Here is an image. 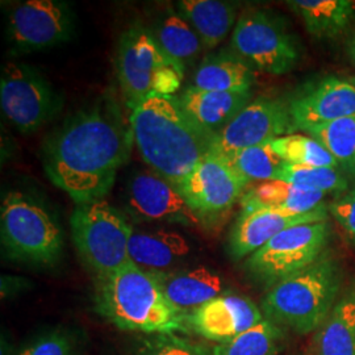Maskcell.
I'll return each instance as SVG.
<instances>
[{
	"mask_svg": "<svg viewBox=\"0 0 355 355\" xmlns=\"http://www.w3.org/2000/svg\"><path fill=\"white\" fill-rule=\"evenodd\" d=\"M253 67L234 51H217L207 55L199 64L192 86L204 91L241 92L252 91Z\"/></svg>",
	"mask_w": 355,
	"mask_h": 355,
	"instance_id": "obj_22",
	"label": "cell"
},
{
	"mask_svg": "<svg viewBox=\"0 0 355 355\" xmlns=\"http://www.w3.org/2000/svg\"><path fill=\"white\" fill-rule=\"evenodd\" d=\"M346 48H347V54H349L352 62L355 64V29L352 32V35L349 36V38H347Z\"/></svg>",
	"mask_w": 355,
	"mask_h": 355,
	"instance_id": "obj_35",
	"label": "cell"
},
{
	"mask_svg": "<svg viewBox=\"0 0 355 355\" xmlns=\"http://www.w3.org/2000/svg\"><path fill=\"white\" fill-rule=\"evenodd\" d=\"M265 320L253 300L236 293H223L187 316V327L205 340L227 343Z\"/></svg>",
	"mask_w": 355,
	"mask_h": 355,
	"instance_id": "obj_16",
	"label": "cell"
},
{
	"mask_svg": "<svg viewBox=\"0 0 355 355\" xmlns=\"http://www.w3.org/2000/svg\"><path fill=\"white\" fill-rule=\"evenodd\" d=\"M353 175H354V177H355V171H354V173H353Z\"/></svg>",
	"mask_w": 355,
	"mask_h": 355,
	"instance_id": "obj_37",
	"label": "cell"
},
{
	"mask_svg": "<svg viewBox=\"0 0 355 355\" xmlns=\"http://www.w3.org/2000/svg\"><path fill=\"white\" fill-rule=\"evenodd\" d=\"M330 239L329 221L286 229L252 254L245 268L254 279L274 286L320 259Z\"/></svg>",
	"mask_w": 355,
	"mask_h": 355,
	"instance_id": "obj_10",
	"label": "cell"
},
{
	"mask_svg": "<svg viewBox=\"0 0 355 355\" xmlns=\"http://www.w3.org/2000/svg\"><path fill=\"white\" fill-rule=\"evenodd\" d=\"M144 162L178 191L212 150L215 136L199 127L175 95H152L129 117Z\"/></svg>",
	"mask_w": 355,
	"mask_h": 355,
	"instance_id": "obj_2",
	"label": "cell"
},
{
	"mask_svg": "<svg viewBox=\"0 0 355 355\" xmlns=\"http://www.w3.org/2000/svg\"><path fill=\"white\" fill-rule=\"evenodd\" d=\"M179 101L199 127L216 136L252 102V91L218 92L190 86L180 94Z\"/></svg>",
	"mask_w": 355,
	"mask_h": 355,
	"instance_id": "obj_20",
	"label": "cell"
},
{
	"mask_svg": "<svg viewBox=\"0 0 355 355\" xmlns=\"http://www.w3.org/2000/svg\"><path fill=\"white\" fill-rule=\"evenodd\" d=\"M287 4L303 20L306 32L320 41L341 36L354 19L352 0H291Z\"/></svg>",
	"mask_w": 355,
	"mask_h": 355,
	"instance_id": "obj_24",
	"label": "cell"
},
{
	"mask_svg": "<svg viewBox=\"0 0 355 355\" xmlns=\"http://www.w3.org/2000/svg\"><path fill=\"white\" fill-rule=\"evenodd\" d=\"M64 101L37 69L7 62L0 78V107L7 120L23 135L40 130L58 114Z\"/></svg>",
	"mask_w": 355,
	"mask_h": 355,
	"instance_id": "obj_9",
	"label": "cell"
},
{
	"mask_svg": "<svg viewBox=\"0 0 355 355\" xmlns=\"http://www.w3.org/2000/svg\"><path fill=\"white\" fill-rule=\"evenodd\" d=\"M275 180H283L305 190L318 192L345 191L349 186L347 178L336 167H312L284 164Z\"/></svg>",
	"mask_w": 355,
	"mask_h": 355,
	"instance_id": "obj_31",
	"label": "cell"
},
{
	"mask_svg": "<svg viewBox=\"0 0 355 355\" xmlns=\"http://www.w3.org/2000/svg\"><path fill=\"white\" fill-rule=\"evenodd\" d=\"M74 32V10L61 0L16 3L7 19V41L13 54L49 49L69 41Z\"/></svg>",
	"mask_w": 355,
	"mask_h": 355,
	"instance_id": "obj_11",
	"label": "cell"
},
{
	"mask_svg": "<svg viewBox=\"0 0 355 355\" xmlns=\"http://www.w3.org/2000/svg\"><path fill=\"white\" fill-rule=\"evenodd\" d=\"M98 312L119 329L168 336L187 329V316L167 300L157 278L132 261L95 279Z\"/></svg>",
	"mask_w": 355,
	"mask_h": 355,
	"instance_id": "obj_3",
	"label": "cell"
},
{
	"mask_svg": "<svg viewBox=\"0 0 355 355\" xmlns=\"http://www.w3.org/2000/svg\"><path fill=\"white\" fill-rule=\"evenodd\" d=\"M328 220L329 216L325 205L304 215H288L263 209L242 211L229 234V254L233 259L240 261L258 252L286 229Z\"/></svg>",
	"mask_w": 355,
	"mask_h": 355,
	"instance_id": "obj_17",
	"label": "cell"
},
{
	"mask_svg": "<svg viewBox=\"0 0 355 355\" xmlns=\"http://www.w3.org/2000/svg\"><path fill=\"white\" fill-rule=\"evenodd\" d=\"M249 184L253 182L275 180L284 161L274 152L271 142L242 149L239 152L223 155Z\"/></svg>",
	"mask_w": 355,
	"mask_h": 355,
	"instance_id": "obj_27",
	"label": "cell"
},
{
	"mask_svg": "<svg viewBox=\"0 0 355 355\" xmlns=\"http://www.w3.org/2000/svg\"><path fill=\"white\" fill-rule=\"evenodd\" d=\"M296 132L288 103L272 98H257L229 121L214 139L211 152L228 155L252 146L272 142Z\"/></svg>",
	"mask_w": 355,
	"mask_h": 355,
	"instance_id": "obj_12",
	"label": "cell"
},
{
	"mask_svg": "<svg viewBox=\"0 0 355 355\" xmlns=\"http://www.w3.org/2000/svg\"><path fill=\"white\" fill-rule=\"evenodd\" d=\"M316 355H355V288L334 304L318 328Z\"/></svg>",
	"mask_w": 355,
	"mask_h": 355,
	"instance_id": "obj_25",
	"label": "cell"
},
{
	"mask_svg": "<svg viewBox=\"0 0 355 355\" xmlns=\"http://www.w3.org/2000/svg\"><path fill=\"white\" fill-rule=\"evenodd\" d=\"M190 252L186 237L168 229L135 232L129 243L130 261L150 274L175 271Z\"/></svg>",
	"mask_w": 355,
	"mask_h": 355,
	"instance_id": "obj_19",
	"label": "cell"
},
{
	"mask_svg": "<svg viewBox=\"0 0 355 355\" xmlns=\"http://www.w3.org/2000/svg\"><path fill=\"white\" fill-rule=\"evenodd\" d=\"M308 136L318 140L343 170L355 171V119H341L309 128Z\"/></svg>",
	"mask_w": 355,
	"mask_h": 355,
	"instance_id": "obj_28",
	"label": "cell"
},
{
	"mask_svg": "<svg viewBox=\"0 0 355 355\" xmlns=\"http://www.w3.org/2000/svg\"><path fill=\"white\" fill-rule=\"evenodd\" d=\"M232 49L252 67L271 76L290 73L302 58L296 36L279 16L263 10L241 13L233 29Z\"/></svg>",
	"mask_w": 355,
	"mask_h": 355,
	"instance_id": "obj_8",
	"label": "cell"
},
{
	"mask_svg": "<svg viewBox=\"0 0 355 355\" xmlns=\"http://www.w3.org/2000/svg\"><path fill=\"white\" fill-rule=\"evenodd\" d=\"M1 245L20 262L51 266L64 252V230L49 208L36 196L10 191L0 207Z\"/></svg>",
	"mask_w": 355,
	"mask_h": 355,
	"instance_id": "obj_5",
	"label": "cell"
},
{
	"mask_svg": "<svg viewBox=\"0 0 355 355\" xmlns=\"http://www.w3.org/2000/svg\"><path fill=\"white\" fill-rule=\"evenodd\" d=\"M329 211L334 220L355 237V191L337 198L330 204Z\"/></svg>",
	"mask_w": 355,
	"mask_h": 355,
	"instance_id": "obj_34",
	"label": "cell"
},
{
	"mask_svg": "<svg viewBox=\"0 0 355 355\" xmlns=\"http://www.w3.org/2000/svg\"><path fill=\"white\" fill-rule=\"evenodd\" d=\"M153 275L161 284L167 300L184 316H189L224 292L223 278L205 266Z\"/></svg>",
	"mask_w": 355,
	"mask_h": 355,
	"instance_id": "obj_18",
	"label": "cell"
},
{
	"mask_svg": "<svg viewBox=\"0 0 355 355\" xmlns=\"http://www.w3.org/2000/svg\"><path fill=\"white\" fill-rule=\"evenodd\" d=\"M152 33L161 49L183 67L204 48L195 29L180 13L173 10L167 11Z\"/></svg>",
	"mask_w": 355,
	"mask_h": 355,
	"instance_id": "obj_26",
	"label": "cell"
},
{
	"mask_svg": "<svg viewBox=\"0 0 355 355\" xmlns=\"http://www.w3.org/2000/svg\"><path fill=\"white\" fill-rule=\"evenodd\" d=\"M141 355H205L203 349L174 334L159 336L144 346Z\"/></svg>",
	"mask_w": 355,
	"mask_h": 355,
	"instance_id": "obj_32",
	"label": "cell"
},
{
	"mask_svg": "<svg viewBox=\"0 0 355 355\" xmlns=\"http://www.w3.org/2000/svg\"><path fill=\"white\" fill-rule=\"evenodd\" d=\"M133 137L117 107L102 101L69 116L46 137L42 165L74 203L103 200L129 158Z\"/></svg>",
	"mask_w": 355,
	"mask_h": 355,
	"instance_id": "obj_1",
	"label": "cell"
},
{
	"mask_svg": "<svg viewBox=\"0 0 355 355\" xmlns=\"http://www.w3.org/2000/svg\"><path fill=\"white\" fill-rule=\"evenodd\" d=\"M274 152L290 165L336 167L338 162L318 140L304 135H287L271 142Z\"/></svg>",
	"mask_w": 355,
	"mask_h": 355,
	"instance_id": "obj_30",
	"label": "cell"
},
{
	"mask_svg": "<svg viewBox=\"0 0 355 355\" xmlns=\"http://www.w3.org/2000/svg\"><path fill=\"white\" fill-rule=\"evenodd\" d=\"M349 80L353 83L355 86V76H349Z\"/></svg>",
	"mask_w": 355,
	"mask_h": 355,
	"instance_id": "obj_36",
	"label": "cell"
},
{
	"mask_svg": "<svg viewBox=\"0 0 355 355\" xmlns=\"http://www.w3.org/2000/svg\"><path fill=\"white\" fill-rule=\"evenodd\" d=\"M116 71L121 92L132 111L152 95H174L184 67L161 49L145 26H132L120 36Z\"/></svg>",
	"mask_w": 355,
	"mask_h": 355,
	"instance_id": "obj_6",
	"label": "cell"
},
{
	"mask_svg": "<svg viewBox=\"0 0 355 355\" xmlns=\"http://www.w3.org/2000/svg\"><path fill=\"white\" fill-rule=\"evenodd\" d=\"M124 205L136 221L202 224L182 193L153 170H139L130 175Z\"/></svg>",
	"mask_w": 355,
	"mask_h": 355,
	"instance_id": "obj_14",
	"label": "cell"
},
{
	"mask_svg": "<svg viewBox=\"0 0 355 355\" xmlns=\"http://www.w3.org/2000/svg\"><path fill=\"white\" fill-rule=\"evenodd\" d=\"M340 291V270L322 254L311 266L274 284L262 300L267 320L308 334L318 330L329 316Z\"/></svg>",
	"mask_w": 355,
	"mask_h": 355,
	"instance_id": "obj_4",
	"label": "cell"
},
{
	"mask_svg": "<svg viewBox=\"0 0 355 355\" xmlns=\"http://www.w3.org/2000/svg\"><path fill=\"white\" fill-rule=\"evenodd\" d=\"M283 340L279 327L265 318L227 343L216 345L212 355H277Z\"/></svg>",
	"mask_w": 355,
	"mask_h": 355,
	"instance_id": "obj_29",
	"label": "cell"
},
{
	"mask_svg": "<svg viewBox=\"0 0 355 355\" xmlns=\"http://www.w3.org/2000/svg\"><path fill=\"white\" fill-rule=\"evenodd\" d=\"M324 192L305 190L283 180H267L245 191L242 211H274L288 215L309 214L322 205Z\"/></svg>",
	"mask_w": 355,
	"mask_h": 355,
	"instance_id": "obj_21",
	"label": "cell"
},
{
	"mask_svg": "<svg viewBox=\"0 0 355 355\" xmlns=\"http://www.w3.org/2000/svg\"><path fill=\"white\" fill-rule=\"evenodd\" d=\"M17 355H73V343L62 331H53L38 337Z\"/></svg>",
	"mask_w": 355,
	"mask_h": 355,
	"instance_id": "obj_33",
	"label": "cell"
},
{
	"mask_svg": "<svg viewBox=\"0 0 355 355\" xmlns=\"http://www.w3.org/2000/svg\"><path fill=\"white\" fill-rule=\"evenodd\" d=\"M177 10L195 29L207 49L218 46L237 24V7L229 1L180 0Z\"/></svg>",
	"mask_w": 355,
	"mask_h": 355,
	"instance_id": "obj_23",
	"label": "cell"
},
{
	"mask_svg": "<svg viewBox=\"0 0 355 355\" xmlns=\"http://www.w3.org/2000/svg\"><path fill=\"white\" fill-rule=\"evenodd\" d=\"M249 183L216 153H209L195 167L179 192L200 221L215 218L241 200Z\"/></svg>",
	"mask_w": 355,
	"mask_h": 355,
	"instance_id": "obj_13",
	"label": "cell"
},
{
	"mask_svg": "<svg viewBox=\"0 0 355 355\" xmlns=\"http://www.w3.org/2000/svg\"><path fill=\"white\" fill-rule=\"evenodd\" d=\"M70 228L78 255L95 279L130 262L129 243L135 230L127 217L105 199L76 205Z\"/></svg>",
	"mask_w": 355,
	"mask_h": 355,
	"instance_id": "obj_7",
	"label": "cell"
},
{
	"mask_svg": "<svg viewBox=\"0 0 355 355\" xmlns=\"http://www.w3.org/2000/svg\"><path fill=\"white\" fill-rule=\"evenodd\" d=\"M296 130L355 119V86L349 79L330 76L303 89L288 102Z\"/></svg>",
	"mask_w": 355,
	"mask_h": 355,
	"instance_id": "obj_15",
	"label": "cell"
}]
</instances>
